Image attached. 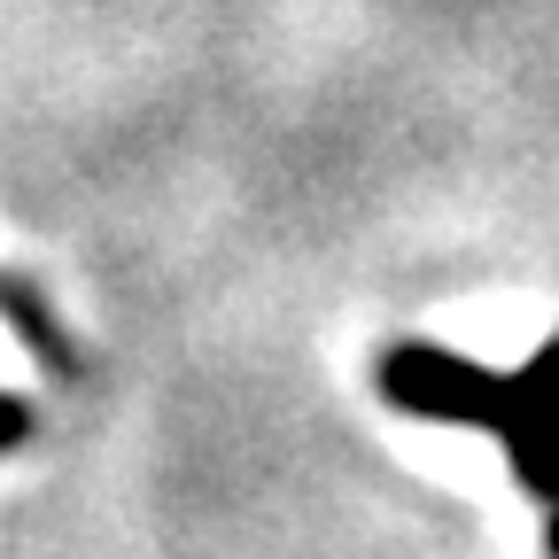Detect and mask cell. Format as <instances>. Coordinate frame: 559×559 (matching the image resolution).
Segmentation results:
<instances>
[{"instance_id":"obj_2","label":"cell","mask_w":559,"mask_h":559,"mask_svg":"<svg viewBox=\"0 0 559 559\" xmlns=\"http://www.w3.org/2000/svg\"><path fill=\"white\" fill-rule=\"evenodd\" d=\"M551 551H559V521H551Z\"/></svg>"},{"instance_id":"obj_1","label":"cell","mask_w":559,"mask_h":559,"mask_svg":"<svg viewBox=\"0 0 559 559\" xmlns=\"http://www.w3.org/2000/svg\"><path fill=\"white\" fill-rule=\"evenodd\" d=\"M521 389H528V396H536V404L559 419V342H551V349H536V366L521 373Z\"/></svg>"}]
</instances>
